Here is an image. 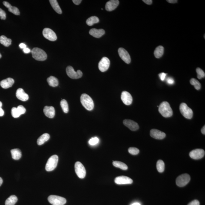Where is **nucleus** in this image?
<instances>
[{
  "label": "nucleus",
  "mask_w": 205,
  "mask_h": 205,
  "mask_svg": "<svg viewBox=\"0 0 205 205\" xmlns=\"http://www.w3.org/2000/svg\"><path fill=\"white\" fill-rule=\"evenodd\" d=\"M158 111L163 117H170L173 115V110L170 104L167 101H163L159 106Z\"/></svg>",
  "instance_id": "nucleus-1"
},
{
  "label": "nucleus",
  "mask_w": 205,
  "mask_h": 205,
  "mask_svg": "<svg viewBox=\"0 0 205 205\" xmlns=\"http://www.w3.org/2000/svg\"><path fill=\"white\" fill-rule=\"evenodd\" d=\"M82 104L88 111H92L94 108V101L88 95L86 94H82L80 98Z\"/></svg>",
  "instance_id": "nucleus-2"
},
{
  "label": "nucleus",
  "mask_w": 205,
  "mask_h": 205,
  "mask_svg": "<svg viewBox=\"0 0 205 205\" xmlns=\"http://www.w3.org/2000/svg\"><path fill=\"white\" fill-rule=\"evenodd\" d=\"M33 57L38 61H44L47 59V55L45 51L41 48H35L32 51Z\"/></svg>",
  "instance_id": "nucleus-3"
},
{
  "label": "nucleus",
  "mask_w": 205,
  "mask_h": 205,
  "mask_svg": "<svg viewBox=\"0 0 205 205\" xmlns=\"http://www.w3.org/2000/svg\"><path fill=\"white\" fill-rule=\"evenodd\" d=\"M58 161V156L54 155L48 159L46 165L45 169L47 171H51L56 167Z\"/></svg>",
  "instance_id": "nucleus-4"
},
{
  "label": "nucleus",
  "mask_w": 205,
  "mask_h": 205,
  "mask_svg": "<svg viewBox=\"0 0 205 205\" xmlns=\"http://www.w3.org/2000/svg\"><path fill=\"white\" fill-rule=\"evenodd\" d=\"M180 113L185 118L191 119L193 116V111L185 103H182L179 107Z\"/></svg>",
  "instance_id": "nucleus-5"
},
{
  "label": "nucleus",
  "mask_w": 205,
  "mask_h": 205,
  "mask_svg": "<svg viewBox=\"0 0 205 205\" xmlns=\"http://www.w3.org/2000/svg\"><path fill=\"white\" fill-rule=\"evenodd\" d=\"M48 201L53 205H64L66 203L65 198L56 195H50L48 197Z\"/></svg>",
  "instance_id": "nucleus-6"
},
{
  "label": "nucleus",
  "mask_w": 205,
  "mask_h": 205,
  "mask_svg": "<svg viewBox=\"0 0 205 205\" xmlns=\"http://www.w3.org/2000/svg\"><path fill=\"white\" fill-rule=\"evenodd\" d=\"M66 71L67 75L73 79H78L81 78L83 76V73L81 70H78L77 71H75L74 68L70 66L67 67Z\"/></svg>",
  "instance_id": "nucleus-7"
},
{
  "label": "nucleus",
  "mask_w": 205,
  "mask_h": 205,
  "mask_svg": "<svg viewBox=\"0 0 205 205\" xmlns=\"http://www.w3.org/2000/svg\"><path fill=\"white\" fill-rule=\"evenodd\" d=\"M190 180L189 174H184L179 176L176 179V183L179 187H183L187 185Z\"/></svg>",
  "instance_id": "nucleus-8"
},
{
  "label": "nucleus",
  "mask_w": 205,
  "mask_h": 205,
  "mask_svg": "<svg viewBox=\"0 0 205 205\" xmlns=\"http://www.w3.org/2000/svg\"><path fill=\"white\" fill-rule=\"evenodd\" d=\"M75 171L77 175L80 179H83L85 177L86 175V170L84 166L79 161H77L75 163Z\"/></svg>",
  "instance_id": "nucleus-9"
},
{
  "label": "nucleus",
  "mask_w": 205,
  "mask_h": 205,
  "mask_svg": "<svg viewBox=\"0 0 205 205\" xmlns=\"http://www.w3.org/2000/svg\"><path fill=\"white\" fill-rule=\"evenodd\" d=\"M43 35L44 37L50 41H55L57 39L55 33L50 28H44L43 31Z\"/></svg>",
  "instance_id": "nucleus-10"
},
{
  "label": "nucleus",
  "mask_w": 205,
  "mask_h": 205,
  "mask_svg": "<svg viewBox=\"0 0 205 205\" xmlns=\"http://www.w3.org/2000/svg\"><path fill=\"white\" fill-rule=\"evenodd\" d=\"M110 61L107 57H104L102 58L98 64L99 69L101 72L107 71L109 68Z\"/></svg>",
  "instance_id": "nucleus-11"
},
{
  "label": "nucleus",
  "mask_w": 205,
  "mask_h": 205,
  "mask_svg": "<svg viewBox=\"0 0 205 205\" xmlns=\"http://www.w3.org/2000/svg\"><path fill=\"white\" fill-rule=\"evenodd\" d=\"M190 157L194 160H199L204 157L205 155L204 150L202 149H196L192 150L189 154Z\"/></svg>",
  "instance_id": "nucleus-12"
},
{
  "label": "nucleus",
  "mask_w": 205,
  "mask_h": 205,
  "mask_svg": "<svg viewBox=\"0 0 205 205\" xmlns=\"http://www.w3.org/2000/svg\"><path fill=\"white\" fill-rule=\"evenodd\" d=\"M118 53L120 58L125 62L127 64H129L131 62V60L130 55L125 49L122 48H119Z\"/></svg>",
  "instance_id": "nucleus-13"
},
{
  "label": "nucleus",
  "mask_w": 205,
  "mask_h": 205,
  "mask_svg": "<svg viewBox=\"0 0 205 205\" xmlns=\"http://www.w3.org/2000/svg\"><path fill=\"white\" fill-rule=\"evenodd\" d=\"M115 182L118 185L131 184L133 180L130 178L125 176H120L114 180Z\"/></svg>",
  "instance_id": "nucleus-14"
},
{
  "label": "nucleus",
  "mask_w": 205,
  "mask_h": 205,
  "mask_svg": "<svg viewBox=\"0 0 205 205\" xmlns=\"http://www.w3.org/2000/svg\"><path fill=\"white\" fill-rule=\"evenodd\" d=\"M121 98L123 103L126 105H130L132 103V97L131 95L127 91H123L122 93Z\"/></svg>",
  "instance_id": "nucleus-15"
},
{
  "label": "nucleus",
  "mask_w": 205,
  "mask_h": 205,
  "mask_svg": "<svg viewBox=\"0 0 205 205\" xmlns=\"http://www.w3.org/2000/svg\"><path fill=\"white\" fill-rule=\"evenodd\" d=\"M123 123L125 125L129 128L131 131H135L139 128L138 124L132 120L125 119L124 120Z\"/></svg>",
  "instance_id": "nucleus-16"
},
{
  "label": "nucleus",
  "mask_w": 205,
  "mask_h": 205,
  "mask_svg": "<svg viewBox=\"0 0 205 205\" xmlns=\"http://www.w3.org/2000/svg\"><path fill=\"white\" fill-rule=\"evenodd\" d=\"M150 135L152 137L157 140H162L166 137V134L162 131L158 130L152 129L150 131Z\"/></svg>",
  "instance_id": "nucleus-17"
},
{
  "label": "nucleus",
  "mask_w": 205,
  "mask_h": 205,
  "mask_svg": "<svg viewBox=\"0 0 205 205\" xmlns=\"http://www.w3.org/2000/svg\"><path fill=\"white\" fill-rule=\"evenodd\" d=\"M119 2L118 0H111L107 3L105 5L106 10L109 11H114L118 7Z\"/></svg>",
  "instance_id": "nucleus-18"
},
{
  "label": "nucleus",
  "mask_w": 205,
  "mask_h": 205,
  "mask_svg": "<svg viewBox=\"0 0 205 205\" xmlns=\"http://www.w3.org/2000/svg\"><path fill=\"white\" fill-rule=\"evenodd\" d=\"M16 97L19 100L23 101H27L29 98L28 95L24 92V90L21 88L18 89L17 90Z\"/></svg>",
  "instance_id": "nucleus-19"
},
{
  "label": "nucleus",
  "mask_w": 205,
  "mask_h": 205,
  "mask_svg": "<svg viewBox=\"0 0 205 205\" xmlns=\"http://www.w3.org/2000/svg\"><path fill=\"white\" fill-rule=\"evenodd\" d=\"M14 83H15V81L13 79L8 78L1 81L0 83V85L2 88L7 89L12 87Z\"/></svg>",
  "instance_id": "nucleus-20"
},
{
  "label": "nucleus",
  "mask_w": 205,
  "mask_h": 205,
  "mask_svg": "<svg viewBox=\"0 0 205 205\" xmlns=\"http://www.w3.org/2000/svg\"><path fill=\"white\" fill-rule=\"evenodd\" d=\"M44 112L45 115L49 118H53L55 114V110L53 107L46 106L44 107Z\"/></svg>",
  "instance_id": "nucleus-21"
},
{
  "label": "nucleus",
  "mask_w": 205,
  "mask_h": 205,
  "mask_svg": "<svg viewBox=\"0 0 205 205\" xmlns=\"http://www.w3.org/2000/svg\"><path fill=\"white\" fill-rule=\"evenodd\" d=\"M105 34V31L103 29H92L89 31V34L95 38H100Z\"/></svg>",
  "instance_id": "nucleus-22"
},
{
  "label": "nucleus",
  "mask_w": 205,
  "mask_h": 205,
  "mask_svg": "<svg viewBox=\"0 0 205 205\" xmlns=\"http://www.w3.org/2000/svg\"><path fill=\"white\" fill-rule=\"evenodd\" d=\"M4 6L8 8V11L14 14V15H20V12L18 8L12 6L11 4L9 3L6 2V1H4L3 2Z\"/></svg>",
  "instance_id": "nucleus-23"
},
{
  "label": "nucleus",
  "mask_w": 205,
  "mask_h": 205,
  "mask_svg": "<svg viewBox=\"0 0 205 205\" xmlns=\"http://www.w3.org/2000/svg\"><path fill=\"white\" fill-rule=\"evenodd\" d=\"M50 138V134L48 133H44L41 135L37 140V143L38 145L41 146L48 141Z\"/></svg>",
  "instance_id": "nucleus-24"
},
{
  "label": "nucleus",
  "mask_w": 205,
  "mask_h": 205,
  "mask_svg": "<svg viewBox=\"0 0 205 205\" xmlns=\"http://www.w3.org/2000/svg\"><path fill=\"white\" fill-rule=\"evenodd\" d=\"M12 158L15 160H18L22 156L21 150L18 149H15L11 150Z\"/></svg>",
  "instance_id": "nucleus-25"
},
{
  "label": "nucleus",
  "mask_w": 205,
  "mask_h": 205,
  "mask_svg": "<svg viewBox=\"0 0 205 205\" xmlns=\"http://www.w3.org/2000/svg\"><path fill=\"white\" fill-rule=\"evenodd\" d=\"M49 1L51 6L57 13L59 14H62V11L56 0H50Z\"/></svg>",
  "instance_id": "nucleus-26"
},
{
  "label": "nucleus",
  "mask_w": 205,
  "mask_h": 205,
  "mask_svg": "<svg viewBox=\"0 0 205 205\" xmlns=\"http://www.w3.org/2000/svg\"><path fill=\"white\" fill-rule=\"evenodd\" d=\"M47 82L50 86L56 87L59 84L58 79L53 76H51L47 79Z\"/></svg>",
  "instance_id": "nucleus-27"
},
{
  "label": "nucleus",
  "mask_w": 205,
  "mask_h": 205,
  "mask_svg": "<svg viewBox=\"0 0 205 205\" xmlns=\"http://www.w3.org/2000/svg\"><path fill=\"white\" fill-rule=\"evenodd\" d=\"M164 48L162 46H159L155 49L154 52L155 56L158 59L162 56L164 53Z\"/></svg>",
  "instance_id": "nucleus-28"
},
{
  "label": "nucleus",
  "mask_w": 205,
  "mask_h": 205,
  "mask_svg": "<svg viewBox=\"0 0 205 205\" xmlns=\"http://www.w3.org/2000/svg\"><path fill=\"white\" fill-rule=\"evenodd\" d=\"M0 43L5 47H8L11 44V40L5 36L2 35L0 37Z\"/></svg>",
  "instance_id": "nucleus-29"
},
{
  "label": "nucleus",
  "mask_w": 205,
  "mask_h": 205,
  "mask_svg": "<svg viewBox=\"0 0 205 205\" xmlns=\"http://www.w3.org/2000/svg\"><path fill=\"white\" fill-rule=\"evenodd\" d=\"M18 201V198L15 195H11L10 196L5 202V205H14Z\"/></svg>",
  "instance_id": "nucleus-30"
},
{
  "label": "nucleus",
  "mask_w": 205,
  "mask_h": 205,
  "mask_svg": "<svg viewBox=\"0 0 205 205\" xmlns=\"http://www.w3.org/2000/svg\"><path fill=\"white\" fill-rule=\"evenodd\" d=\"M99 22V20L98 17L95 16H92L88 19L86 21V24L89 26H92L95 24Z\"/></svg>",
  "instance_id": "nucleus-31"
},
{
  "label": "nucleus",
  "mask_w": 205,
  "mask_h": 205,
  "mask_svg": "<svg viewBox=\"0 0 205 205\" xmlns=\"http://www.w3.org/2000/svg\"><path fill=\"white\" fill-rule=\"evenodd\" d=\"M113 165L115 167H118L124 170H127L128 167L125 163L119 161H113Z\"/></svg>",
  "instance_id": "nucleus-32"
},
{
  "label": "nucleus",
  "mask_w": 205,
  "mask_h": 205,
  "mask_svg": "<svg viewBox=\"0 0 205 205\" xmlns=\"http://www.w3.org/2000/svg\"><path fill=\"white\" fill-rule=\"evenodd\" d=\"M164 163L162 160H159L157 162V168L159 173H163L164 170Z\"/></svg>",
  "instance_id": "nucleus-33"
},
{
  "label": "nucleus",
  "mask_w": 205,
  "mask_h": 205,
  "mask_svg": "<svg viewBox=\"0 0 205 205\" xmlns=\"http://www.w3.org/2000/svg\"><path fill=\"white\" fill-rule=\"evenodd\" d=\"M191 84L194 86L195 89L197 90H200L201 88V84L197 80L194 78H191L190 81Z\"/></svg>",
  "instance_id": "nucleus-34"
},
{
  "label": "nucleus",
  "mask_w": 205,
  "mask_h": 205,
  "mask_svg": "<svg viewBox=\"0 0 205 205\" xmlns=\"http://www.w3.org/2000/svg\"><path fill=\"white\" fill-rule=\"evenodd\" d=\"M61 106L63 111L65 113H68L69 107L68 103L66 100L63 99L61 101Z\"/></svg>",
  "instance_id": "nucleus-35"
},
{
  "label": "nucleus",
  "mask_w": 205,
  "mask_h": 205,
  "mask_svg": "<svg viewBox=\"0 0 205 205\" xmlns=\"http://www.w3.org/2000/svg\"><path fill=\"white\" fill-rule=\"evenodd\" d=\"M196 72L197 73V77L199 79H201L202 78H204L205 74L204 71L200 68H196Z\"/></svg>",
  "instance_id": "nucleus-36"
},
{
  "label": "nucleus",
  "mask_w": 205,
  "mask_h": 205,
  "mask_svg": "<svg viewBox=\"0 0 205 205\" xmlns=\"http://www.w3.org/2000/svg\"><path fill=\"white\" fill-rule=\"evenodd\" d=\"M11 113L14 118H18L21 116L17 107H13L11 110Z\"/></svg>",
  "instance_id": "nucleus-37"
},
{
  "label": "nucleus",
  "mask_w": 205,
  "mask_h": 205,
  "mask_svg": "<svg viewBox=\"0 0 205 205\" xmlns=\"http://www.w3.org/2000/svg\"><path fill=\"white\" fill-rule=\"evenodd\" d=\"M128 150L129 152L133 155H136L140 152V150L136 147H130Z\"/></svg>",
  "instance_id": "nucleus-38"
},
{
  "label": "nucleus",
  "mask_w": 205,
  "mask_h": 205,
  "mask_svg": "<svg viewBox=\"0 0 205 205\" xmlns=\"http://www.w3.org/2000/svg\"><path fill=\"white\" fill-rule=\"evenodd\" d=\"M99 141V140L98 137H92V138L90 139V140H89V144L91 145L94 146L98 144Z\"/></svg>",
  "instance_id": "nucleus-39"
},
{
  "label": "nucleus",
  "mask_w": 205,
  "mask_h": 205,
  "mask_svg": "<svg viewBox=\"0 0 205 205\" xmlns=\"http://www.w3.org/2000/svg\"><path fill=\"white\" fill-rule=\"evenodd\" d=\"M17 108L21 115L24 114L26 113V110L25 107L22 105L18 106Z\"/></svg>",
  "instance_id": "nucleus-40"
},
{
  "label": "nucleus",
  "mask_w": 205,
  "mask_h": 205,
  "mask_svg": "<svg viewBox=\"0 0 205 205\" xmlns=\"http://www.w3.org/2000/svg\"><path fill=\"white\" fill-rule=\"evenodd\" d=\"M0 18L1 20H5L6 18V14L5 11L0 8Z\"/></svg>",
  "instance_id": "nucleus-41"
},
{
  "label": "nucleus",
  "mask_w": 205,
  "mask_h": 205,
  "mask_svg": "<svg viewBox=\"0 0 205 205\" xmlns=\"http://www.w3.org/2000/svg\"><path fill=\"white\" fill-rule=\"evenodd\" d=\"M166 75H167V74H165V73H161L159 74V77L162 81H164L166 78Z\"/></svg>",
  "instance_id": "nucleus-42"
},
{
  "label": "nucleus",
  "mask_w": 205,
  "mask_h": 205,
  "mask_svg": "<svg viewBox=\"0 0 205 205\" xmlns=\"http://www.w3.org/2000/svg\"><path fill=\"white\" fill-rule=\"evenodd\" d=\"M188 205H200V202L197 200H194L191 202Z\"/></svg>",
  "instance_id": "nucleus-43"
},
{
  "label": "nucleus",
  "mask_w": 205,
  "mask_h": 205,
  "mask_svg": "<svg viewBox=\"0 0 205 205\" xmlns=\"http://www.w3.org/2000/svg\"><path fill=\"white\" fill-rule=\"evenodd\" d=\"M166 81H167V83L169 84H174V80L171 78H167Z\"/></svg>",
  "instance_id": "nucleus-44"
},
{
  "label": "nucleus",
  "mask_w": 205,
  "mask_h": 205,
  "mask_svg": "<svg viewBox=\"0 0 205 205\" xmlns=\"http://www.w3.org/2000/svg\"><path fill=\"white\" fill-rule=\"evenodd\" d=\"M72 1L76 5H79L82 2L81 0H73Z\"/></svg>",
  "instance_id": "nucleus-45"
},
{
  "label": "nucleus",
  "mask_w": 205,
  "mask_h": 205,
  "mask_svg": "<svg viewBox=\"0 0 205 205\" xmlns=\"http://www.w3.org/2000/svg\"><path fill=\"white\" fill-rule=\"evenodd\" d=\"M143 1L148 5H151L152 3V0H143Z\"/></svg>",
  "instance_id": "nucleus-46"
},
{
  "label": "nucleus",
  "mask_w": 205,
  "mask_h": 205,
  "mask_svg": "<svg viewBox=\"0 0 205 205\" xmlns=\"http://www.w3.org/2000/svg\"><path fill=\"white\" fill-rule=\"evenodd\" d=\"M23 50V52L26 54H28L31 52V50H30V49L27 48V47L24 49Z\"/></svg>",
  "instance_id": "nucleus-47"
},
{
  "label": "nucleus",
  "mask_w": 205,
  "mask_h": 205,
  "mask_svg": "<svg viewBox=\"0 0 205 205\" xmlns=\"http://www.w3.org/2000/svg\"><path fill=\"white\" fill-rule=\"evenodd\" d=\"M19 47L21 49H24L26 48L27 46L26 44H23V43H21V44H20Z\"/></svg>",
  "instance_id": "nucleus-48"
},
{
  "label": "nucleus",
  "mask_w": 205,
  "mask_h": 205,
  "mask_svg": "<svg viewBox=\"0 0 205 205\" xmlns=\"http://www.w3.org/2000/svg\"><path fill=\"white\" fill-rule=\"evenodd\" d=\"M4 112L2 107H0V117L3 116L4 115Z\"/></svg>",
  "instance_id": "nucleus-49"
},
{
  "label": "nucleus",
  "mask_w": 205,
  "mask_h": 205,
  "mask_svg": "<svg viewBox=\"0 0 205 205\" xmlns=\"http://www.w3.org/2000/svg\"><path fill=\"white\" fill-rule=\"evenodd\" d=\"M167 2L170 3H176L177 2V0H167Z\"/></svg>",
  "instance_id": "nucleus-50"
},
{
  "label": "nucleus",
  "mask_w": 205,
  "mask_h": 205,
  "mask_svg": "<svg viewBox=\"0 0 205 205\" xmlns=\"http://www.w3.org/2000/svg\"><path fill=\"white\" fill-rule=\"evenodd\" d=\"M201 132L203 134H205V126L204 125L203 127L202 128L201 130Z\"/></svg>",
  "instance_id": "nucleus-51"
},
{
  "label": "nucleus",
  "mask_w": 205,
  "mask_h": 205,
  "mask_svg": "<svg viewBox=\"0 0 205 205\" xmlns=\"http://www.w3.org/2000/svg\"><path fill=\"white\" fill-rule=\"evenodd\" d=\"M3 182V180L2 179V178H1L0 177V186L2 185V183Z\"/></svg>",
  "instance_id": "nucleus-52"
},
{
  "label": "nucleus",
  "mask_w": 205,
  "mask_h": 205,
  "mask_svg": "<svg viewBox=\"0 0 205 205\" xmlns=\"http://www.w3.org/2000/svg\"><path fill=\"white\" fill-rule=\"evenodd\" d=\"M131 205H141L140 203H133Z\"/></svg>",
  "instance_id": "nucleus-53"
},
{
  "label": "nucleus",
  "mask_w": 205,
  "mask_h": 205,
  "mask_svg": "<svg viewBox=\"0 0 205 205\" xmlns=\"http://www.w3.org/2000/svg\"><path fill=\"white\" fill-rule=\"evenodd\" d=\"M2 103L1 101H0V107H2Z\"/></svg>",
  "instance_id": "nucleus-54"
},
{
  "label": "nucleus",
  "mask_w": 205,
  "mask_h": 205,
  "mask_svg": "<svg viewBox=\"0 0 205 205\" xmlns=\"http://www.w3.org/2000/svg\"><path fill=\"white\" fill-rule=\"evenodd\" d=\"M1 57H2V55H1V53H0V59H1Z\"/></svg>",
  "instance_id": "nucleus-55"
}]
</instances>
